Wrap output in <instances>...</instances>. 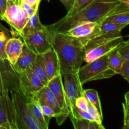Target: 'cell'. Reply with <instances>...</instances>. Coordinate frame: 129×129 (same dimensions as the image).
<instances>
[{"label":"cell","instance_id":"74e56055","mask_svg":"<svg viewBox=\"0 0 129 129\" xmlns=\"http://www.w3.org/2000/svg\"><path fill=\"white\" fill-rule=\"evenodd\" d=\"M7 1L8 0H0V16H1V18L5 13V11L6 9Z\"/></svg>","mask_w":129,"mask_h":129},{"label":"cell","instance_id":"484cf974","mask_svg":"<svg viewBox=\"0 0 129 129\" xmlns=\"http://www.w3.org/2000/svg\"><path fill=\"white\" fill-rule=\"evenodd\" d=\"M73 127L75 129H89L90 121L84 119L81 117L73 118L71 120Z\"/></svg>","mask_w":129,"mask_h":129},{"label":"cell","instance_id":"e0dca14e","mask_svg":"<svg viewBox=\"0 0 129 129\" xmlns=\"http://www.w3.org/2000/svg\"><path fill=\"white\" fill-rule=\"evenodd\" d=\"M45 27V25L41 23L39 18V11L35 13L34 15L29 17L28 20L23 28L21 31L18 34H16L15 36H18L20 38L26 36L30 34H34L36 31L43 30ZM13 36V37H15Z\"/></svg>","mask_w":129,"mask_h":129},{"label":"cell","instance_id":"7c38bea8","mask_svg":"<svg viewBox=\"0 0 129 129\" xmlns=\"http://www.w3.org/2000/svg\"><path fill=\"white\" fill-rule=\"evenodd\" d=\"M47 86L56 98L59 107L62 111L63 119L65 121L66 118L69 117V111L67 106L61 73L49 80Z\"/></svg>","mask_w":129,"mask_h":129},{"label":"cell","instance_id":"8fae6325","mask_svg":"<svg viewBox=\"0 0 129 129\" xmlns=\"http://www.w3.org/2000/svg\"><path fill=\"white\" fill-rule=\"evenodd\" d=\"M31 98L37 102L40 106L46 105L50 107L57 115L55 118L58 125L62 124L64 122L63 119L62 111L59 107L56 98L50 91L47 86H44L41 89L37 92Z\"/></svg>","mask_w":129,"mask_h":129},{"label":"cell","instance_id":"5bb4252c","mask_svg":"<svg viewBox=\"0 0 129 129\" xmlns=\"http://www.w3.org/2000/svg\"><path fill=\"white\" fill-rule=\"evenodd\" d=\"M48 80L60 73V64L56 52L53 48L43 54Z\"/></svg>","mask_w":129,"mask_h":129},{"label":"cell","instance_id":"f1b7e54d","mask_svg":"<svg viewBox=\"0 0 129 129\" xmlns=\"http://www.w3.org/2000/svg\"><path fill=\"white\" fill-rule=\"evenodd\" d=\"M41 109L47 124L49 125V122H50V119L52 118H53V117H55V118L57 117V115L53 111V110L50 107H48V106L42 105Z\"/></svg>","mask_w":129,"mask_h":129},{"label":"cell","instance_id":"8d00e7d4","mask_svg":"<svg viewBox=\"0 0 129 129\" xmlns=\"http://www.w3.org/2000/svg\"><path fill=\"white\" fill-rule=\"evenodd\" d=\"M66 8L67 11H69L73 6L75 0H59Z\"/></svg>","mask_w":129,"mask_h":129},{"label":"cell","instance_id":"3957f363","mask_svg":"<svg viewBox=\"0 0 129 129\" xmlns=\"http://www.w3.org/2000/svg\"><path fill=\"white\" fill-rule=\"evenodd\" d=\"M83 39L85 46L84 61L86 63L118 49L124 42L121 31H100L90 37Z\"/></svg>","mask_w":129,"mask_h":129},{"label":"cell","instance_id":"44dd1931","mask_svg":"<svg viewBox=\"0 0 129 129\" xmlns=\"http://www.w3.org/2000/svg\"><path fill=\"white\" fill-rule=\"evenodd\" d=\"M83 96L85 97L88 102L91 103L96 107L99 112L100 114L103 116L102 104H101L100 98L98 91L94 89H88L83 90Z\"/></svg>","mask_w":129,"mask_h":129},{"label":"cell","instance_id":"9a60e30c","mask_svg":"<svg viewBox=\"0 0 129 129\" xmlns=\"http://www.w3.org/2000/svg\"><path fill=\"white\" fill-rule=\"evenodd\" d=\"M37 56V54L24 44L22 52L19 56L16 64L13 65V66L16 72L29 69L35 62Z\"/></svg>","mask_w":129,"mask_h":129},{"label":"cell","instance_id":"cb8c5ba5","mask_svg":"<svg viewBox=\"0 0 129 129\" xmlns=\"http://www.w3.org/2000/svg\"><path fill=\"white\" fill-rule=\"evenodd\" d=\"M104 21H111L119 24L128 25H129V12L122 13L112 15L105 19Z\"/></svg>","mask_w":129,"mask_h":129},{"label":"cell","instance_id":"1f68e13d","mask_svg":"<svg viewBox=\"0 0 129 129\" xmlns=\"http://www.w3.org/2000/svg\"><path fill=\"white\" fill-rule=\"evenodd\" d=\"M88 102L83 95L81 96L78 97L76 100V108L82 110L87 111V110H88Z\"/></svg>","mask_w":129,"mask_h":129},{"label":"cell","instance_id":"9c48e42d","mask_svg":"<svg viewBox=\"0 0 129 129\" xmlns=\"http://www.w3.org/2000/svg\"><path fill=\"white\" fill-rule=\"evenodd\" d=\"M21 39L24 44L37 55L44 54L52 48L51 31L47 26H45L43 30L23 37Z\"/></svg>","mask_w":129,"mask_h":129},{"label":"cell","instance_id":"4fadbf2b","mask_svg":"<svg viewBox=\"0 0 129 129\" xmlns=\"http://www.w3.org/2000/svg\"><path fill=\"white\" fill-rule=\"evenodd\" d=\"M100 23L97 22H81L65 31V34L74 37L86 39L100 32Z\"/></svg>","mask_w":129,"mask_h":129},{"label":"cell","instance_id":"d4e9b609","mask_svg":"<svg viewBox=\"0 0 129 129\" xmlns=\"http://www.w3.org/2000/svg\"><path fill=\"white\" fill-rule=\"evenodd\" d=\"M10 38V35H7L3 31H0V59H7L5 47L8 40Z\"/></svg>","mask_w":129,"mask_h":129},{"label":"cell","instance_id":"6da1fadb","mask_svg":"<svg viewBox=\"0 0 129 129\" xmlns=\"http://www.w3.org/2000/svg\"><path fill=\"white\" fill-rule=\"evenodd\" d=\"M126 12H129V9L117 0H94L73 16L63 17L47 27L52 31L65 32L79 23H102L109 16Z\"/></svg>","mask_w":129,"mask_h":129},{"label":"cell","instance_id":"2e32d148","mask_svg":"<svg viewBox=\"0 0 129 129\" xmlns=\"http://www.w3.org/2000/svg\"><path fill=\"white\" fill-rule=\"evenodd\" d=\"M23 42L22 39L15 37L9 39L6 44V52L7 60L12 65L16 64L19 56L22 52L23 47Z\"/></svg>","mask_w":129,"mask_h":129},{"label":"cell","instance_id":"ffe728a7","mask_svg":"<svg viewBox=\"0 0 129 129\" xmlns=\"http://www.w3.org/2000/svg\"><path fill=\"white\" fill-rule=\"evenodd\" d=\"M108 59L110 67L115 72L116 74H119L124 60L120 54L118 49H115L108 53Z\"/></svg>","mask_w":129,"mask_h":129},{"label":"cell","instance_id":"ba28073f","mask_svg":"<svg viewBox=\"0 0 129 129\" xmlns=\"http://www.w3.org/2000/svg\"><path fill=\"white\" fill-rule=\"evenodd\" d=\"M28 19V15L23 10L20 2L8 0L6 9L1 20L10 25L13 36L21 31Z\"/></svg>","mask_w":129,"mask_h":129},{"label":"cell","instance_id":"4dcf8cb0","mask_svg":"<svg viewBox=\"0 0 129 129\" xmlns=\"http://www.w3.org/2000/svg\"><path fill=\"white\" fill-rule=\"evenodd\" d=\"M118 50L123 60L129 61V42H123V44L118 48Z\"/></svg>","mask_w":129,"mask_h":129},{"label":"cell","instance_id":"d6a6232c","mask_svg":"<svg viewBox=\"0 0 129 129\" xmlns=\"http://www.w3.org/2000/svg\"><path fill=\"white\" fill-rule=\"evenodd\" d=\"M122 76L126 81L129 83V61L124 60L122 66L119 74Z\"/></svg>","mask_w":129,"mask_h":129},{"label":"cell","instance_id":"60d3db41","mask_svg":"<svg viewBox=\"0 0 129 129\" xmlns=\"http://www.w3.org/2000/svg\"><path fill=\"white\" fill-rule=\"evenodd\" d=\"M16 1H18V2H20V1H21V0H16Z\"/></svg>","mask_w":129,"mask_h":129},{"label":"cell","instance_id":"7a4b0ae2","mask_svg":"<svg viewBox=\"0 0 129 129\" xmlns=\"http://www.w3.org/2000/svg\"><path fill=\"white\" fill-rule=\"evenodd\" d=\"M50 31L52 46L58 57L61 74L77 73L84 62L85 46L83 39L63 32Z\"/></svg>","mask_w":129,"mask_h":129},{"label":"cell","instance_id":"8992f818","mask_svg":"<svg viewBox=\"0 0 129 129\" xmlns=\"http://www.w3.org/2000/svg\"><path fill=\"white\" fill-rule=\"evenodd\" d=\"M13 89L23 93L17 72L7 59H0V101H11L10 92Z\"/></svg>","mask_w":129,"mask_h":129},{"label":"cell","instance_id":"836d02e7","mask_svg":"<svg viewBox=\"0 0 129 129\" xmlns=\"http://www.w3.org/2000/svg\"><path fill=\"white\" fill-rule=\"evenodd\" d=\"M20 4H21L22 9L24 10V11L28 15L29 17L32 16V15H34L35 13L37 12V11H39V10H37V9L34 8L32 6L28 5L27 3H26L25 2L21 1V2H20Z\"/></svg>","mask_w":129,"mask_h":129},{"label":"cell","instance_id":"b9f144b4","mask_svg":"<svg viewBox=\"0 0 129 129\" xmlns=\"http://www.w3.org/2000/svg\"><path fill=\"white\" fill-rule=\"evenodd\" d=\"M126 42H129V39H128V40H127V41H126Z\"/></svg>","mask_w":129,"mask_h":129},{"label":"cell","instance_id":"277c9868","mask_svg":"<svg viewBox=\"0 0 129 129\" xmlns=\"http://www.w3.org/2000/svg\"><path fill=\"white\" fill-rule=\"evenodd\" d=\"M77 74L82 85L92 81L108 79L117 74L110 67L108 54L81 66Z\"/></svg>","mask_w":129,"mask_h":129},{"label":"cell","instance_id":"603a6c76","mask_svg":"<svg viewBox=\"0 0 129 129\" xmlns=\"http://www.w3.org/2000/svg\"><path fill=\"white\" fill-rule=\"evenodd\" d=\"M94 0H75L74 5L72 7V8L68 11V13L66 14V15L64 17L69 18L73 16L76 13L79 12V11L83 10V8L86 7L88 5H89Z\"/></svg>","mask_w":129,"mask_h":129},{"label":"cell","instance_id":"ab89813d","mask_svg":"<svg viewBox=\"0 0 129 129\" xmlns=\"http://www.w3.org/2000/svg\"><path fill=\"white\" fill-rule=\"evenodd\" d=\"M125 98H127V99L129 100V91L127 92V93H125Z\"/></svg>","mask_w":129,"mask_h":129},{"label":"cell","instance_id":"83f0119b","mask_svg":"<svg viewBox=\"0 0 129 129\" xmlns=\"http://www.w3.org/2000/svg\"><path fill=\"white\" fill-rule=\"evenodd\" d=\"M123 110V129H129V100L125 98V103H122Z\"/></svg>","mask_w":129,"mask_h":129},{"label":"cell","instance_id":"e575fe53","mask_svg":"<svg viewBox=\"0 0 129 129\" xmlns=\"http://www.w3.org/2000/svg\"><path fill=\"white\" fill-rule=\"evenodd\" d=\"M75 112L79 117H81V118H84V119L88 120L89 121H94L93 117H91V115L88 113V111L82 110L79 109V108H76Z\"/></svg>","mask_w":129,"mask_h":129},{"label":"cell","instance_id":"f546056e","mask_svg":"<svg viewBox=\"0 0 129 129\" xmlns=\"http://www.w3.org/2000/svg\"><path fill=\"white\" fill-rule=\"evenodd\" d=\"M0 129H12L6 113L0 107Z\"/></svg>","mask_w":129,"mask_h":129},{"label":"cell","instance_id":"5b68a950","mask_svg":"<svg viewBox=\"0 0 129 129\" xmlns=\"http://www.w3.org/2000/svg\"><path fill=\"white\" fill-rule=\"evenodd\" d=\"M18 129H40L30 113L27 100L21 91L13 89L10 92Z\"/></svg>","mask_w":129,"mask_h":129},{"label":"cell","instance_id":"7bdbcfd3","mask_svg":"<svg viewBox=\"0 0 129 129\" xmlns=\"http://www.w3.org/2000/svg\"><path fill=\"white\" fill-rule=\"evenodd\" d=\"M11 1H16V0H11Z\"/></svg>","mask_w":129,"mask_h":129},{"label":"cell","instance_id":"f35d334b","mask_svg":"<svg viewBox=\"0 0 129 129\" xmlns=\"http://www.w3.org/2000/svg\"><path fill=\"white\" fill-rule=\"evenodd\" d=\"M0 20H1V16H0ZM0 30H1V31H3L5 33H6L7 35H10V34H9V33H10V31H9L8 29H6L5 26H3L1 23H0Z\"/></svg>","mask_w":129,"mask_h":129},{"label":"cell","instance_id":"30bf717a","mask_svg":"<svg viewBox=\"0 0 129 129\" xmlns=\"http://www.w3.org/2000/svg\"><path fill=\"white\" fill-rule=\"evenodd\" d=\"M17 73L20 88L26 98H31L37 92L45 86L30 69L17 72Z\"/></svg>","mask_w":129,"mask_h":129},{"label":"cell","instance_id":"7402d4cb","mask_svg":"<svg viewBox=\"0 0 129 129\" xmlns=\"http://www.w3.org/2000/svg\"><path fill=\"white\" fill-rule=\"evenodd\" d=\"M127 25L117 23L111 21H103L100 25V31L102 32H111V31H121Z\"/></svg>","mask_w":129,"mask_h":129},{"label":"cell","instance_id":"4316f807","mask_svg":"<svg viewBox=\"0 0 129 129\" xmlns=\"http://www.w3.org/2000/svg\"><path fill=\"white\" fill-rule=\"evenodd\" d=\"M88 113L91 115L94 120L98 123L99 124H102V121H103V116L100 114L99 112L98 111L97 108L94 106H93L91 103L88 102V110H87Z\"/></svg>","mask_w":129,"mask_h":129},{"label":"cell","instance_id":"ac0fdd59","mask_svg":"<svg viewBox=\"0 0 129 129\" xmlns=\"http://www.w3.org/2000/svg\"><path fill=\"white\" fill-rule=\"evenodd\" d=\"M27 106L30 113L32 115L34 118L39 124L40 129H48L49 125L47 124L45 120L42 112L41 106L35 102L32 98H28Z\"/></svg>","mask_w":129,"mask_h":129},{"label":"cell","instance_id":"52a82bcc","mask_svg":"<svg viewBox=\"0 0 129 129\" xmlns=\"http://www.w3.org/2000/svg\"><path fill=\"white\" fill-rule=\"evenodd\" d=\"M63 86L66 98L67 106L69 111V117L71 120L80 117L76 114L75 109L76 100L83 95V85L80 83L77 73L62 74Z\"/></svg>","mask_w":129,"mask_h":129},{"label":"cell","instance_id":"d6986e66","mask_svg":"<svg viewBox=\"0 0 129 129\" xmlns=\"http://www.w3.org/2000/svg\"><path fill=\"white\" fill-rule=\"evenodd\" d=\"M29 69H30L42 81L44 85L47 86L49 80H48L47 76L43 54L37 55L35 62L33 64V65Z\"/></svg>","mask_w":129,"mask_h":129},{"label":"cell","instance_id":"d590c367","mask_svg":"<svg viewBox=\"0 0 129 129\" xmlns=\"http://www.w3.org/2000/svg\"><path fill=\"white\" fill-rule=\"evenodd\" d=\"M21 1L26 3L28 5H30L33 8H34L39 10V5H40V3L41 0H21Z\"/></svg>","mask_w":129,"mask_h":129}]
</instances>
